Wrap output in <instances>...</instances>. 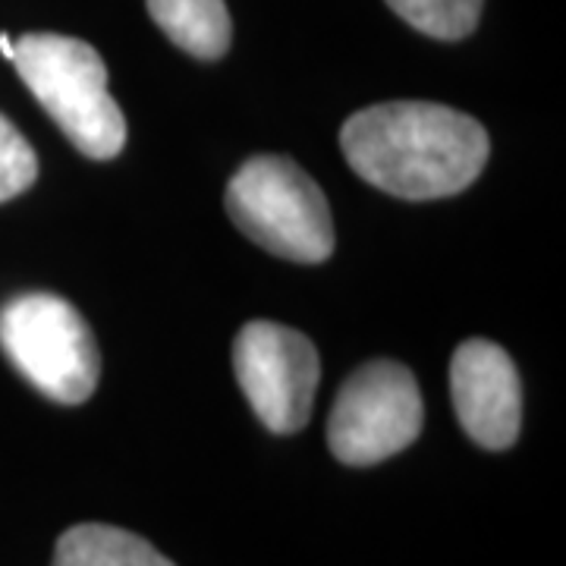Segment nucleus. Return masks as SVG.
Here are the masks:
<instances>
[{
    "label": "nucleus",
    "instance_id": "nucleus-3",
    "mask_svg": "<svg viewBox=\"0 0 566 566\" xmlns=\"http://www.w3.org/2000/svg\"><path fill=\"white\" fill-rule=\"evenodd\" d=\"M227 214L252 243L286 262L318 264L334 252L322 186L283 155H255L227 182Z\"/></svg>",
    "mask_w": 566,
    "mask_h": 566
},
{
    "label": "nucleus",
    "instance_id": "nucleus-7",
    "mask_svg": "<svg viewBox=\"0 0 566 566\" xmlns=\"http://www.w3.org/2000/svg\"><path fill=\"white\" fill-rule=\"evenodd\" d=\"M450 397L463 431L485 450L516 444L523 424V385L504 346L465 340L450 359Z\"/></svg>",
    "mask_w": 566,
    "mask_h": 566
},
{
    "label": "nucleus",
    "instance_id": "nucleus-4",
    "mask_svg": "<svg viewBox=\"0 0 566 566\" xmlns=\"http://www.w3.org/2000/svg\"><path fill=\"white\" fill-rule=\"evenodd\" d=\"M0 349L54 403L80 406L98 387L102 356L92 327L54 293H22L0 308Z\"/></svg>",
    "mask_w": 566,
    "mask_h": 566
},
{
    "label": "nucleus",
    "instance_id": "nucleus-6",
    "mask_svg": "<svg viewBox=\"0 0 566 566\" xmlns=\"http://www.w3.org/2000/svg\"><path fill=\"white\" fill-rule=\"evenodd\" d=\"M233 368L245 400L274 434H296L308 424L322 359L315 344L274 322H249L233 344Z\"/></svg>",
    "mask_w": 566,
    "mask_h": 566
},
{
    "label": "nucleus",
    "instance_id": "nucleus-11",
    "mask_svg": "<svg viewBox=\"0 0 566 566\" xmlns=\"http://www.w3.org/2000/svg\"><path fill=\"white\" fill-rule=\"evenodd\" d=\"M39 180L35 148L22 139V133L0 114V202L22 196Z\"/></svg>",
    "mask_w": 566,
    "mask_h": 566
},
{
    "label": "nucleus",
    "instance_id": "nucleus-9",
    "mask_svg": "<svg viewBox=\"0 0 566 566\" xmlns=\"http://www.w3.org/2000/svg\"><path fill=\"white\" fill-rule=\"evenodd\" d=\"M51 566H174L158 547L136 532L102 523H82L66 528L54 547Z\"/></svg>",
    "mask_w": 566,
    "mask_h": 566
},
{
    "label": "nucleus",
    "instance_id": "nucleus-8",
    "mask_svg": "<svg viewBox=\"0 0 566 566\" xmlns=\"http://www.w3.org/2000/svg\"><path fill=\"white\" fill-rule=\"evenodd\" d=\"M148 17L167 39L192 57L218 61L233 39V22L223 0H145Z\"/></svg>",
    "mask_w": 566,
    "mask_h": 566
},
{
    "label": "nucleus",
    "instance_id": "nucleus-2",
    "mask_svg": "<svg viewBox=\"0 0 566 566\" xmlns=\"http://www.w3.org/2000/svg\"><path fill=\"white\" fill-rule=\"evenodd\" d=\"M13 66L48 117L85 158L111 161L126 145L120 104L107 92L102 54L82 39L32 32L13 41Z\"/></svg>",
    "mask_w": 566,
    "mask_h": 566
},
{
    "label": "nucleus",
    "instance_id": "nucleus-5",
    "mask_svg": "<svg viewBox=\"0 0 566 566\" xmlns=\"http://www.w3.org/2000/svg\"><path fill=\"white\" fill-rule=\"evenodd\" d=\"M422 422L416 375L400 363L375 359L340 387L327 419V444L346 465L385 463L422 434Z\"/></svg>",
    "mask_w": 566,
    "mask_h": 566
},
{
    "label": "nucleus",
    "instance_id": "nucleus-10",
    "mask_svg": "<svg viewBox=\"0 0 566 566\" xmlns=\"http://www.w3.org/2000/svg\"><path fill=\"white\" fill-rule=\"evenodd\" d=\"M485 0H387V7L416 32L438 41L465 39L482 17Z\"/></svg>",
    "mask_w": 566,
    "mask_h": 566
},
{
    "label": "nucleus",
    "instance_id": "nucleus-1",
    "mask_svg": "<svg viewBox=\"0 0 566 566\" xmlns=\"http://www.w3.org/2000/svg\"><path fill=\"white\" fill-rule=\"evenodd\" d=\"M346 164L397 199L428 202L469 189L485 170V126L431 102L371 104L340 129Z\"/></svg>",
    "mask_w": 566,
    "mask_h": 566
},
{
    "label": "nucleus",
    "instance_id": "nucleus-12",
    "mask_svg": "<svg viewBox=\"0 0 566 566\" xmlns=\"http://www.w3.org/2000/svg\"><path fill=\"white\" fill-rule=\"evenodd\" d=\"M0 51H3V57H7V61H13V39H10V35H3V32H0Z\"/></svg>",
    "mask_w": 566,
    "mask_h": 566
}]
</instances>
